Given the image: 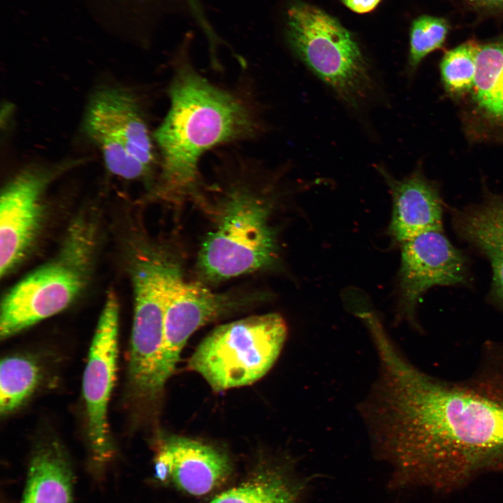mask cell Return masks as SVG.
I'll return each mask as SVG.
<instances>
[{
  "instance_id": "1",
  "label": "cell",
  "mask_w": 503,
  "mask_h": 503,
  "mask_svg": "<svg viewBox=\"0 0 503 503\" xmlns=\"http://www.w3.org/2000/svg\"><path fill=\"white\" fill-rule=\"evenodd\" d=\"M360 406L379 450L409 481L440 489L503 469V341H486L462 380L432 376L395 344Z\"/></svg>"
},
{
  "instance_id": "2",
  "label": "cell",
  "mask_w": 503,
  "mask_h": 503,
  "mask_svg": "<svg viewBox=\"0 0 503 503\" xmlns=\"http://www.w3.org/2000/svg\"><path fill=\"white\" fill-rule=\"evenodd\" d=\"M168 94L170 108L153 135L161 155L157 191L177 201L198 194L207 151L252 139L262 127L249 101L212 84L184 58L174 66Z\"/></svg>"
},
{
  "instance_id": "3",
  "label": "cell",
  "mask_w": 503,
  "mask_h": 503,
  "mask_svg": "<svg viewBox=\"0 0 503 503\" xmlns=\"http://www.w3.org/2000/svg\"><path fill=\"white\" fill-rule=\"evenodd\" d=\"M269 190L245 181L226 189L216 225L198 256V269L204 279L225 280L275 264L278 245L270 223Z\"/></svg>"
},
{
  "instance_id": "4",
  "label": "cell",
  "mask_w": 503,
  "mask_h": 503,
  "mask_svg": "<svg viewBox=\"0 0 503 503\" xmlns=\"http://www.w3.org/2000/svg\"><path fill=\"white\" fill-rule=\"evenodd\" d=\"M96 231L92 220L77 219L57 256L6 293L1 305V340L59 313L76 299L89 277Z\"/></svg>"
},
{
  "instance_id": "5",
  "label": "cell",
  "mask_w": 503,
  "mask_h": 503,
  "mask_svg": "<svg viewBox=\"0 0 503 503\" xmlns=\"http://www.w3.org/2000/svg\"><path fill=\"white\" fill-rule=\"evenodd\" d=\"M287 334L286 321L277 313L218 326L197 346L188 369L217 392L252 384L272 367Z\"/></svg>"
},
{
  "instance_id": "6",
  "label": "cell",
  "mask_w": 503,
  "mask_h": 503,
  "mask_svg": "<svg viewBox=\"0 0 503 503\" xmlns=\"http://www.w3.org/2000/svg\"><path fill=\"white\" fill-rule=\"evenodd\" d=\"M131 268L134 316L129 383L139 400L152 401L164 388L161 365L166 309L173 289L183 275L177 262L157 251L136 254Z\"/></svg>"
},
{
  "instance_id": "7",
  "label": "cell",
  "mask_w": 503,
  "mask_h": 503,
  "mask_svg": "<svg viewBox=\"0 0 503 503\" xmlns=\"http://www.w3.org/2000/svg\"><path fill=\"white\" fill-rule=\"evenodd\" d=\"M290 45L300 60L347 104L356 106L372 88L361 50L336 18L306 3L287 12Z\"/></svg>"
},
{
  "instance_id": "8",
  "label": "cell",
  "mask_w": 503,
  "mask_h": 503,
  "mask_svg": "<svg viewBox=\"0 0 503 503\" xmlns=\"http://www.w3.org/2000/svg\"><path fill=\"white\" fill-rule=\"evenodd\" d=\"M83 130L112 175L136 180L152 172L156 162L154 138L138 101L129 91L115 87L96 90L85 110Z\"/></svg>"
},
{
  "instance_id": "9",
  "label": "cell",
  "mask_w": 503,
  "mask_h": 503,
  "mask_svg": "<svg viewBox=\"0 0 503 503\" xmlns=\"http://www.w3.org/2000/svg\"><path fill=\"white\" fill-rule=\"evenodd\" d=\"M472 282L469 258L443 230L414 237L402 243L398 320L421 332L416 310L423 294L433 286H469Z\"/></svg>"
},
{
  "instance_id": "10",
  "label": "cell",
  "mask_w": 503,
  "mask_h": 503,
  "mask_svg": "<svg viewBox=\"0 0 503 503\" xmlns=\"http://www.w3.org/2000/svg\"><path fill=\"white\" fill-rule=\"evenodd\" d=\"M119 328V302L108 293L91 344L83 376L89 443L95 458L103 460L111 455L108 408L116 376Z\"/></svg>"
},
{
  "instance_id": "11",
  "label": "cell",
  "mask_w": 503,
  "mask_h": 503,
  "mask_svg": "<svg viewBox=\"0 0 503 503\" xmlns=\"http://www.w3.org/2000/svg\"><path fill=\"white\" fill-rule=\"evenodd\" d=\"M254 296L235 292H214L201 282L181 278L169 298L165 314L161 365L163 385L173 374L182 349L203 326L247 306Z\"/></svg>"
},
{
  "instance_id": "12",
  "label": "cell",
  "mask_w": 503,
  "mask_h": 503,
  "mask_svg": "<svg viewBox=\"0 0 503 503\" xmlns=\"http://www.w3.org/2000/svg\"><path fill=\"white\" fill-rule=\"evenodd\" d=\"M56 171L30 168L6 184L0 200V275H6L26 255L41 229L43 195Z\"/></svg>"
},
{
  "instance_id": "13",
  "label": "cell",
  "mask_w": 503,
  "mask_h": 503,
  "mask_svg": "<svg viewBox=\"0 0 503 503\" xmlns=\"http://www.w3.org/2000/svg\"><path fill=\"white\" fill-rule=\"evenodd\" d=\"M469 93L455 104L470 145L503 147V38L478 42Z\"/></svg>"
},
{
  "instance_id": "14",
  "label": "cell",
  "mask_w": 503,
  "mask_h": 503,
  "mask_svg": "<svg viewBox=\"0 0 503 503\" xmlns=\"http://www.w3.org/2000/svg\"><path fill=\"white\" fill-rule=\"evenodd\" d=\"M481 202L451 208L458 237L487 258L492 269L488 300L503 309V192L491 191L483 183Z\"/></svg>"
},
{
  "instance_id": "15",
  "label": "cell",
  "mask_w": 503,
  "mask_h": 503,
  "mask_svg": "<svg viewBox=\"0 0 503 503\" xmlns=\"http://www.w3.org/2000/svg\"><path fill=\"white\" fill-rule=\"evenodd\" d=\"M393 201L389 233L403 243L423 233L443 230L444 201L439 185L428 179L418 165L408 176L397 180L381 166Z\"/></svg>"
},
{
  "instance_id": "16",
  "label": "cell",
  "mask_w": 503,
  "mask_h": 503,
  "mask_svg": "<svg viewBox=\"0 0 503 503\" xmlns=\"http://www.w3.org/2000/svg\"><path fill=\"white\" fill-rule=\"evenodd\" d=\"M162 446L172 459V479L189 494L202 495L210 493L231 471L226 455L203 442L173 435L166 438Z\"/></svg>"
},
{
  "instance_id": "17",
  "label": "cell",
  "mask_w": 503,
  "mask_h": 503,
  "mask_svg": "<svg viewBox=\"0 0 503 503\" xmlns=\"http://www.w3.org/2000/svg\"><path fill=\"white\" fill-rule=\"evenodd\" d=\"M71 475L59 444L40 445L31 460L22 503H72Z\"/></svg>"
},
{
  "instance_id": "18",
  "label": "cell",
  "mask_w": 503,
  "mask_h": 503,
  "mask_svg": "<svg viewBox=\"0 0 503 503\" xmlns=\"http://www.w3.org/2000/svg\"><path fill=\"white\" fill-rule=\"evenodd\" d=\"M41 370L27 356L13 355L2 359L0 367V412L7 416L17 410L37 387Z\"/></svg>"
},
{
  "instance_id": "19",
  "label": "cell",
  "mask_w": 503,
  "mask_h": 503,
  "mask_svg": "<svg viewBox=\"0 0 503 503\" xmlns=\"http://www.w3.org/2000/svg\"><path fill=\"white\" fill-rule=\"evenodd\" d=\"M476 41H467L446 51L440 60V84L445 96L453 105L472 89L476 68Z\"/></svg>"
},
{
  "instance_id": "20",
  "label": "cell",
  "mask_w": 503,
  "mask_h": 503,
  "mask_svg": "<svg viewBox=\"0 0 503 503\" xmlns=\"http://www.w3.org/2000/svg\"><path fill=\"white\" fill-rule=\"evenodd\" d=\"M298 490L276 472L257 474L215 497L210 503H296Z\"/></svg>"
},
{
  "instance_id": "21",
  "label": "cell",
  "mask_w": 503,
  "mask_h": 503,
  "mask_svg": "<svg viewBox=\"0 0 503 503\" xmlns=\"http://www.w3.org/2000/svg\"><path fill=\"white\" fill-rule=\"evenodd\" d=\"M449 29L444 18L435 16L422 15L413 22L408 59L410 73H414L428 54L444 47Z\"/></svg>"
},
{
  "instance_id": "22",
  "label": "cell",
  "mask_w": 503,
  "mask_h": 503,
  "mask_svg": "<svg viewBox=\"0 0 503 503\" xmlns=\"http://www.w3.org/2000/svg\"><path fill=\"white\" fill-rule=\"evenodd\" d=\"M155 476L162 482L172 478L173 462L168 451L161 445L155 458Z\"/></svg>"
},
{
  "instance_id": "23",
  "label": "cell",
  "mask_w": 503,
  "mask_h": 503,
  "mask_svg": "<svg viewBox=\"0 0 503 503\" xmlns=\"http://www.w3.org/2000/svg\"><path fill=\"white\" fill-rule=\"evenodd\" d=\"M343 3L353 12L365 13L372 11L381 0H342Z\"/></svg>"
},
{
  "instance_id": "24",
  "label": "cell",
  "mask_w": 503,
  "mask_h": 503,
  "mask_svg": "<svg viewBox=\"0 0 503 503\" xmlns=\"http://www.w3.org/2000/svg\"><path fill=\"white\" fill-rule=\"evenodd\" d=\"M470 2L481 7L503 10V0H469Z\"/></svg>"
}]
</instances>
